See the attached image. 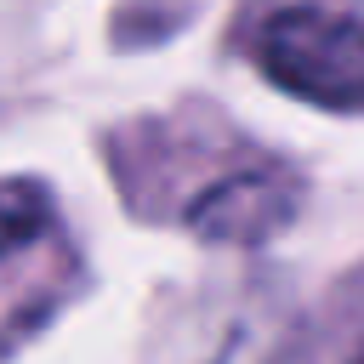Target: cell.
Listing matches in <instances>:
<instances>
[{
    "mask_svg": "<svg viewBox=\"0 0 364 364\" xmlns=\"http://www.w3.org/2000/svg\"><path fill=\"white\" fill-rule=\"evenodd\" d=\"M256 63L273 85L313 108L364 114V17L330 6H284L256 28Z\"/></svg>",
    "mask_w": 364,
    "mask_h": 364,
    "instance_id": "1",
    "label": "cell"
},
{
    "mask_svg": "<svg viewBox=\"0 0 364 364\" xmlns=\"http://www.w3.org/2000/svg\"><path fill=\"white\" fill-rule=\"evenodd\" d=\"M296 205H301L296 176L273 159H250L188 199V228L210 245H262L296 216Z\"/></svg>",
    "mask_w": 364,
    "mask_h": 364,
    "instance_id": "2",
    "label": "cell"
},
{
    "mask_svg": "<svg viewBox=\"0 0 364 364\" xmlns=\"http://www.w3.org/2000/svg\"><path fill=\"white\" fill-rule=\"evenodd\" d=\"M273 364H364V267H353L307 324L279 347Z\"/></svg>",
    "mask_w": 364,
    "mask_h": 364,
    "instance_id": "3",
    "label": "cell"
},
{
    "mask_svg": "<svg viewBox=\"0 0 364 364\" xmlns=\"http://www.w3.org/2000/svg\"><path fill=\"white\" fill-rule=\"evenodd\" d=\"M51 228V193L34 176H0V262Z\"/></svg>",
    "mask_w": 364,
    "mask_h": 364,
    "instance_id": "4",
    "label": "cell"
}]
</instances>
